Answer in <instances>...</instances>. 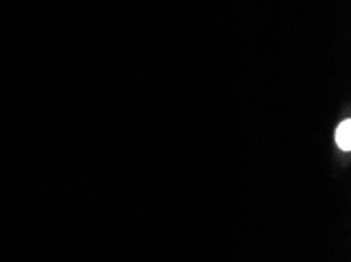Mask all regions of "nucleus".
<instances>
[{
	"mask_svg": "<svg viewBox=\"0 0 351 262\" xmlns=\"http://www.w3.org/2000/svg\"><path fill=\"white\" fill-rule=\"evenodd\" d=\"M336 143L342 151L351 149V121L345 120L339 125L336 131Z\"/></svg>",
	"mask_w": 351,
	"mask_h": 262,
	"instance_id": "obj_1",
	"label": "nucleus"
}]
</instances>
